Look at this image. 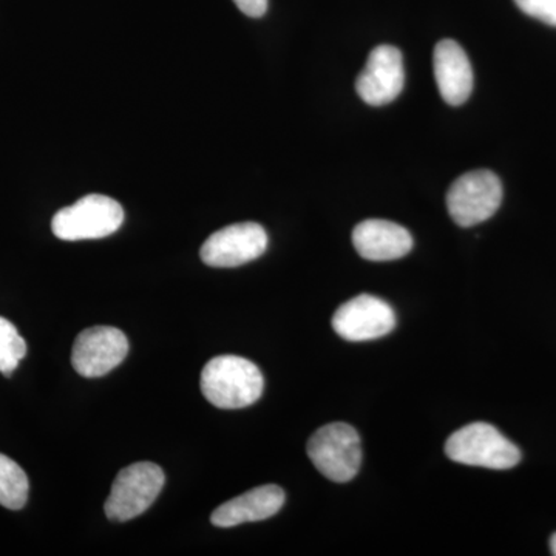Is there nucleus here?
Segmentation results:
<instances>
[{
    "label": "nucleus",
    "mask_w": 556,
    "mask_h": 556,
    "mask_svg": "<svg viewBox=\"0 0 556 556\" xmlns=\"http://www.w3.org/2000/svg\"><path fill=\"white\" fill-rule=\"evenodd\" d=\"M28 492L27 473L9 456L0 455V506L21 510L27 504Z\"/></svg>",
    "instance_id": "nucleus-14"
},
{
    "label": "nucleus",
    "mask_w": 556,
    "mask_h": 556,
    "mask_svg": "<svg viewBox=\"0 0 556 556\" xmlns=\"http://www.w3.org/2000/svg\"><path fill=\"white\" fill-rule=\"evenodd\" d=\"M285 504V492L278 485H262L228 501L212 514L215 527H236L257 522L278 514Z\"/></svg>",
    "instance_id": "nucleus-13"
},
{
    "label": "nucleus",
    "mask_w": 556,
    "mask_h": 556,
    "mask_svg": "<svg viewBox=\"0 0 556 556\" xmlns=\"http://www.w3.org/2000/svg\"><path fill=\"white\" fill-rule=\"evenodd\" d=\"M434 78L439 93L450 105H463L473 90V70L463 47L453 39H442L434 47Z\"/></svg>",
    "instance_id": "nucleus-11"
},
{
    "label": "nucleus",
    "mask_w": 556,
    "mask_h": 556,
    "mask_svg": "<svg viewBox=\"0 0 556 556\" xmlns=\"http://www.w3.org/2000/svg\"><path fill=\"white\" fill-rule=\"evenodd\" d=\"M201 393L214 407L239 409L255 404L265 380L257 365L239 356L212 358L201 372Z\"/></svg>",
    "instance_id": "nucleus-1"
},
{
    "label": "nucleus",
    "mask_w": 556,
    "mask_h": 556,
    "mask_svg": "<svg viewBox=\"0 0 556 556\" xmlns=\"http://www.w3.org/2000/svg\"><path fill=\"white\" fill-rule=\"evenodd\" d=\"M123 223L124 208L118 201L91 193L61 208L51 222V230L64 241L97 240L112 236Z\"/></svg>",
    "instance_id": "nucleus-3"
},
{
    "label": "nucleus",
    "mask_w": 556,
    "mask_h": 556,
    "mask_svg": "<svg viewBox=\"0 0 556 556\" xmlns=\"http://www.w3.org/2000/svg\"><path fill=\"white\" fill-rule=\"evenodd\" d=\"M308 456L324 477L342 484L356 477L361 468V438L348 424H328L311 437Z\"/></svg>",
    "instance_id": "nucleus-5"
},
{
    "label": "nucleus",
    "mask_w": 556,
    "mask_h": 556,
    "mask_svg": "<svg viewBox=\"0 0 556 556\" xmlns=\"http://www.w3.org/2000/svg\"><path fill=\"white\" fill-rule=\"evenodd\" d=\"M237 7H239L241 13L247 14L249 17H262L265 16L268 11L269 0H233Z\"/></svg>",
    "instance_id": "nucleus-17"
},
{
    "label": "nucleus",
    "mask_w": 556,
    "mask_h": 556,
    "mask_svg": "<svg viewBox=\"0 0 556 556\" xmlns=\"http://www.w3.org/2000/svg\"><path fill=\"white\" fill-rule=\"evenodd\" d=\"M25 356L27 343L24 338L10 320L0 317V372L10 378Z\"/></svg>",
    "instance_id": "nucleus-15"
},
{
    "label": "nucleus",
    "mask_w": 556,
    "mask_h": 556,
    "mask_svg": "<svg viewBox=\"0 0 556 556\" xmlns=\"http://www.w3.org/2000/svg\"><path fill=\"white\" fill-rule=\"evenodd\" d=\"M396 327L394 309L375 295L362 294L343 303L334 317L332 328L350 342H367L390 334Z\"/></svg>",
    "instance_id": "nucleus-9"
},
{
    "label": "nucleus",
    "mask_w": 556,
    "mask_h": 556,
    "mask_svg": "<svg viewBox=\"0 0 556 556\" xmlns=\"http://www.w3.org/2000/svg\"><path fill=\"white\" fill-rule=\"evenodd\" d=\"M129 353V340L118 328L91 327L76 338L72 365L84 378H102L123 364Z\"/></svg>",
    "instance_id": "nucleus-8"
},
{
    "label": "nucleus",
    "mask_w": 556,
    "mask_h": 556,
    "mask_svg": "<svg viewBox=\"0 0 556 556\" xmlns=\"http://www.w3.org/2000/svg\"><path fill=\"white\" fill-rule=\"evenodd\" d=\"M268 249V233L257 223H239L212 233L200 257L212 268H237L254 262Z\"/></svg>",
    "instance_id": "nucleus-7"
},
{
    "label": "nucleus",
    "mask_w": 556,
    "mask_h": 556,
    "mask_svg": "<svg viewBox=\"0 0 556 556\" xmlns=\"http://www.w3.org/2000/svg\"><path fill=\"white\" fill-rule=\"evenodd\" d=\"M354 248L369 262H391L408 255L413 237L407 229L387 219H365L353 230Z\"/></svg>",
    "instance_id": "nucleus-12"
},
{
    "label": "nucleus",
    "mask_w": 556,
    "mask_h": 556,
    "mask_svg": "<svg viewBox=\"0 0 556 556\" xmlns=\"http://www.w3.org/2000/svg\"><path fill=\"white\" fill-rule=\"evenodd\" d=\"M445 453L464 466L508 470L518 466L521 450L490 424H470L448 438Z\"/></svg>",
    "instance_id": "nucleus-2"
},
{
    "label": "nucleus",
    "mask_w": 556,
    "mask_h": 556,
    "mask_svg": "<svg viewBox=\"0 0 556 556\" xmlns=\"http://www.w3.org/2000/svg\"><path fill=\"white\" fill-rule=\"evenodd\" d=\"M515 3L527 16L556 27V0H515Z\"/></svg>",
    "instance_id": "nucleus-16"
},
{
    "label": "nucleus",
    "mask_w": 556,
    "mask_h": 556,
    "mask_svg": "<svg viewBox=\"0 0 556 556\" xmlns=\"http://www.w3.org/2000/svg\"><path fill=\"white\" fill-rule=\"evenodd\" d=\"M405 86L404 58L393 46H379L369 53L367 64L356 80L358 97L368 105L390 104Z\"/></svg>",
    "instance_id": "nucleus-10"
},
{
    "label": "nucleus",
    "mask_w": 556,
    "mask_h": 556,
    "mask_svg": "<svg viewBox=\"0 0 556 556\" xmlns=\"http://www.w3.org/2000/svg\"><path fill=\"white\" fill-rule=\"evenodd\" d=\"M503 203V182L490 170H473L456 179L447 193L450 217L471 228L496 214Z\"/></svg>",
    "instance_id": "nucleus-6"
},
{
    "label": "nucleus",
    "mask_w": 556,
    "mask_h": 556,
    "mask_svg": "<svg viewBox=\"0 0 556 556\" xmlns=\"http://www.w3.org/2000/svg\"><path fill=\"white\" fill-rule=\"evenodd\" d=\"M166 477L163 468L153 463H137L123 468L105 501V515L110 521L126 522L139 517L160 496Z\"/></svg>",
    "instance_id": "nucleus-4"
},
{
    "label": "nucleus",
    "mask_w": 556,
    "mask_h": 556,
    "mask_svg": "<svg viewBox=\"0 0 556 556\" xmlns=\"http://www.w3.org/2000/svg\"><path fill=\"white\" fill-rule=\"evenodd\" d=\"M551 551L552 555L556 556V533L554 536L551 538Z\"/></svg>",
    "instance_id": "nucleus-18"
}]
</instances>
